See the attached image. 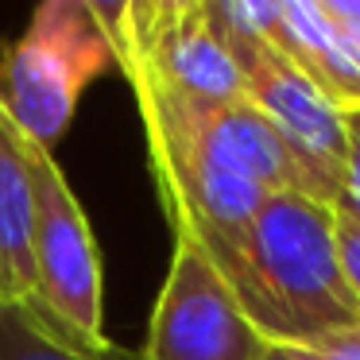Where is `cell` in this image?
Returning <instances> with one entry per match:
<instances>
[{"instance_id": "6da1fadb", "label": "cell", "mask_w": 360, "mask_h": 360, "mask_svg": "<svg viewBox=\"0 0 360 360\" xmlns=\"http://www.w3.org/2000/svg\"><path fill=\"white\" fill-rule=\"evenodd\" d=\"M333 202L271 194L221 271L240 310L275 349H302L360 326V302L337 259Z\"/></svg>"}, {"instance_id": "8fae6325", "label": "cell", "mask_w": 360, "mask_h": 360, "mask_svg": "<svg viewBox=\"0 0 360 360\" xmlns=\"http://www.w3.org/2000/svg\"><path fill=\"white\" fill-rule=\"evenodd\" d=\"M333 236H337V259H341V275L349 283V290L360 302V217L337 210L333 217Z\"/></svg>"}, {"instance_id": "8992f818", "label": "cell", "mask_w": 360, "mask_h": 360, "mask_svg": "<svg viewBox=\"0 0 360 360\" xmlns=\"http://www.w3.org/2000/svg\"><path fill=\"white\" fill-rule=\"evenodd\" d=\"M229 47L244 74V97L287 140L318 198L337 202L345 174V112L275 47L244 39H229Z\"/></svg>"}, {"instance_id": "7a4b0ae2", "label": "cell", "mask_w": 360, "mask_h": 360, "mask_svg": "<svg viewBox=\"0 0 360 360\" xmlns=\"http://www.w3.org/2000/svg\"><path fill=\"white\" fill-rule=\"evenodd\" d=\"M20 136V132H16ZM20 151L32 179V259L35 302L27 314L39 333L74 356H97L109 349L105 337V279L101 252L89 233L82 202L74 198L63 167L47 148L20 136Z\"/></svg>"}, {"instance_id": "3957f363", "label": "cell", "mask_w": 360, "mask_h": 360, "mask_svg": "<svg viewBox=\"0 0 360 360\" xmlns=\"http://www.w3.org/2000/svg\"><path fill=\"white\" fill-rule=\"evenodd\" d=\"M112 66L117 47L94 0H47L0 55V109L20 136L51 151L70 128L89 82Z\"/></svg>"}, {"instance_id": "52a82bcc", "label": "cell", "mask_w": 360, "mask_h": 360, "mask_svg": "<svg viewBox=\"0 0 360 360\" xmlns=\"http://www.w3.org/2000/svg\"><path fill=\"white\" fill-rule=\"evenodd\" d=\"M267 47L290 58L345 117L360 112V43L321 0H279Z\"/></svg>"}, {"instance_id": "7c38bea8", "label": "cell", "mask_w": 360, "mask_h": 360, "mask_svg": "<svg viewBox=\"0 0 360 360\" xmlns=\"http://www.w3.org/2000/svg\"><path fill=\"white\" fill-rule=\"evenodd\" d=\"M287 352L295 360H360V326L333 337H321V341L302 345V349H287Z\"/></svg>"}, {"instance_id": "30bf717a", "label": "cell", "mask_w": 360, "mask_h": 360, "mask_svg": "<svg viewBox=\"0 0 360 360\" xmlns=\"http://www.w3.org/2000/svg\"><path fill=\"white\" fill-rule=\"evenodd\" d=\"M333 210L360 217V112L345 117V174H341Z\"/></svg>"}, {"instance_id": "9c48e42d", "label": "cell", "mask_w": 360, "mask_h": 360, "mask_svg": "<svg viewBox=\"0 0 360 360\" xmlns=\"http://www.w3.org/2000/svg\"><path fill=\"white\" fill-rule=\"evenodd\" d=\"M0 360H140V352L109 345L97 356H74L27 321V314L0 306Z\"/></svg>"}, {"instance_id": "5bb4252c", "label": "cell", "mask_w": 360, "mask_h": 360, "mask_svg": "<svg viewBox=\"0 0 360 360\" xmlns=\"http://www.w3.org/2000/svg\"><path fill=\"white\" fill-rule=\"evenodd\" d=\"M267 360H295V356H290L287 349H271V352H267Z\"/></svg>"}, {"instance_id": "277c9868", "label": "cell", "mask_w": 360, "mask_h": 360, "mask_svg": "<svg viewBox=\"0 0 360 360\" xmlns=\"http://www.w3.org/2000/svg\"><path fill=\"white\" fill-rule=\"evenodd\" d=\"M94 12L117 47L124 78H148L194 105H233L244 97L240 63L210 0H94Z\"/></svg>"}, {"instance_id": "ba28073f", "label": "cell", "mask_w": 360, "mask_h": 360, "mask_svg": "<svg viewBox=\"0 0 360 360\" xmlns=\"http://www.w3.org/2000/svg\"><path fill=\"white\" fill-rule=\"evenodd\" d=\"M32 179L20 151V136L0 109V306L32 310Z\"/></svg>"}, {"instance_id": "4fadbf2b", "label": "cell", "mask_w": 360, "mask_h": 360, "mask_svg": "<svg viewBox=\"0 0 360 360\" xmlns=\"http://www.w3.org/2000/svg\"><path fill=\"white\" fill-rule=\"evenodd\" d=\"M321 4H326L329 16L360 43V0H321Z\"/></svg>"}, {"instance_id": "5b68a950", "label": "cell", "mask_w": 360, "mask_h": 360, "mask_svg": "<svg viewBox=\"0 0 360 360\" xmlns=\"http://www.w3.org/2000/svg\"><path fill=\"white\" fill-rule=\"evenodd\" d=\"M271 349L205 252L174 236L140 360H267Z\"/></svg>"}]
</instances>
